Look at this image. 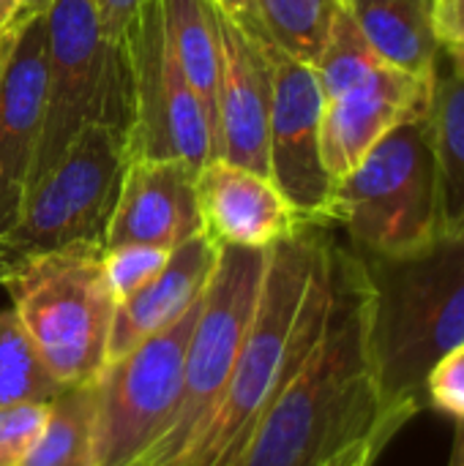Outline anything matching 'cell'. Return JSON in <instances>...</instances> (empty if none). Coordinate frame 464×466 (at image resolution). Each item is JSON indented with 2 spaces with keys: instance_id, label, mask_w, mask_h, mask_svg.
<instances>
[{
  "instance_id": "1",
  "label": "cell",
  "mask_w": 464,
  "mask_h": 466,
  "mask_svg": "<svg viewBox=\"0 0 464 466\" xmlns=\"http://www.w3.org/2000/svg\"><path fill=\"white\" fill-rule=\"evenodd\" d=\"M334 300L323 336L257 420L238 466H328L358 442L377 453L380 396L366 350V273L350 246H331Z\"/></svg>"
},
{
  "instance_id": "2",
  "label": "cell",
  "mask_w": 464,
  "mask_h": 466,
  "mask_svg": "<svg viewBox=\"0 0 464 466\" xmlns=\"http://www.w3.org/2000/svg\"><path fill=\"white\" fill-rule=\"evenodd\" d=\"M334 238L306 224L268 248L254 317L238 350L222 404L183 466H238L246 442L328 322Z\"/></svg>"
},
{
  "instance_id": "3",
  "label": "cell",
  "mask_w": 464,
  "mask_h": 466,
  "mask_svg": "<svg viewBox=\"0 0 464 466\" xmlns=\"http://www.w3.org/2000/svg\"><path fill=\"white\" fill-rule=\"evenodd\" d=\"M358 257L366 273V350L380 431L391 442L427 410L432 369L464 344V238L440 235L402 257Z\"/></svg>"
},
{
  "instance_id": "4",
  "label": "cell",
  "mask_w": 464,
  "mask_h": 466,
  "mask_svg": "<svg viewBox=\"0 0 464 466\" xmlns=\"http://www.w3.org/2000/svg\"><path fill=\"white\" fill-rule=\"evenodd\" d=\"M11 311L60 388L90 385L109 360L115 298L104 246L77 243L30 257L0 276Z\"/></svg>"
},
{
  "instance_id": "5",
  "label": "cell",
  "mask_w": 464,
  "mask_h": 466,
  "mask_svg": "<svg viewBox=\"0 0 464 466\" xmlns=\"http://www.w3.org/2000/svg\"><path fill=\"white\" fill-rule=\"evenodd\" d=\"M331 224L364 257L413 254L443 235L427 115L397 126L334 183Z\"/></svg>"
},
{
  "instance_id": "6",
  "label": "cell",
  "mask_w": 464,
  "mask_h": 466,
  "mask_svg": "<svg viewBox=\"0 0 464 466\" xmlns=\"http://www.w3.org/2000/svg\"><path fill=\"white\" fill-rule=\"evenodd\" d=\"M90 126H112L129 134V60L126 52L101 38L90 0H52L46 11L44 117L30 188Z\"/></svg>"
},
{
  "instance_id": "7",
  "label": "cell",
  "mask_w": 464,
  "mask_h": 466,
  "mask_svg": "<svg viewBox=\"0 0 464 466\" xmlns=\"http://www.w3.org/2000/svg\"><path fill=\"white\" fill-rule=\"evenodd\" d=\"M268 248L219 246L216 268L194 319L172 423L137 466H183L227 390L238 350L254 317Z\"/></svg>"
},
{
  "instance_id": "8",
  "label": "cell",
  "mask_w": 464,
  "mask_h": 466,
  "mask_svg": "<svg viewBox=\"0 0 464 466\" xmlns=\"http://www.w3.org/2000/svg\"><path fill=\"white\" fill-rule=\"evenodd\" d=\"M126 164V131L112 126L85 128L27 191L16 221L0 235V276L38 254L77 243L104 246Z\"/></svg>"
},
{
  "instance_id": "9",
  "label": "cell",
  "mask_w": 464,
  "mask_h": 466,
  "mask_svg": "<svg viewBox=\"0 0 464 466\" xmlns=\"http://www.w3.org/2000/svg\"><path fill=\"white\" fill-rule=\"evenodd\" d=\"M200 300L161 333L107 360L90 382L93 466H137L167 434Z\"/></svg>"
},
{
  "instance_id": "10",
  "label": "cell",
  "mask_w": 464,
  "mask_h": 466,
  "mask_svg": "<svg viewBox=\"0 0 464 466\" xmlns=\"http://www.w3.org/2000/svg\"><path fill=\"white\" fill-rule=\"evenodd\" d=\"M126 60L131 82L129 158H180L194 169L208 164L213 156L211 126L172 55L159 0L139 14Z\"/></svg>"
},
{
  "instance_id": "11",
  "label": "cell",
  "mask_w": 464,
  "mask_h": 466,
  "mask_svg": "<svg viewBox=\"0 0 464 466\" xmlns=\"http://www.w3.org/2000/svg\"><path fill=\"white\" fill-rule=\"evenodd\" d=\"M273 98L268 126V177L306 224L331 227L334 180L323 164V90L314 68L271 46Z\"/></svg>"
},
{
  "instance_id": "12",
  "label": "cell",
  "mask_w": 464,
  "mask_h": 466,
  "mask_svg": "<svg viewBox=\"0 0 464 466\" xmlns=\"http://www.w3.org/2000/svg\"><path fill=\"white\" fill-rule=\"evenodd\" d=\"M46 14L0 41V235L16 221L41 139Z\"/></svg>"
},
{
  "instance_id": "13",
  "label": "cell",
  "mask_w": 464,
  "mask_h": 466,
  "mask_svg": "<svg viewBox=\"0 0 464 466\" xmlns=\"http://www.w3.org/2000/svg\"><path fill=\"white\" fill-rule=\"evenodd\" d=\"M222 74L216 93L213 158L268 175V126L273 98L271 46L252 38L216 8Z\"/></svg>"
},
{
  "instance_id": "14",
  "label": "cell",
  "mask_w": 464,
  "mask_h": 466,
  "mask_svg": "<svg viewBox=\"0 0 464 466\" xmlns=\"http://www.w3.org/2000/svg\"><path fill=\"white\" fill-rule=\"evenodd\" d=\"M432 79L383 63L347 93L325 101L320 123L323 164L336 183L397 126L429 112Z\"/></svg>"
},
{
  "instance_id": "15",
  "label": "cell",
  "mask_w": 464,
  "mask_h": 466,
  "mask_svg": "<svg viewBox=\"0 0 464 466\" xmlns=\"http://www.w3.org/2000/svg\"><path fill=\"white\" fill-rule=\"evenodd\" d=\"M200 232L197 169L180 158H129L104 248L137 243L172 251Z\"/></svg>"
},
{
  "instance_id": "16",
  "label": "cell",
  "mask_w": 464,
  "mask_h": 466,
  "mask_svg": "<svg viewBox=\"0 0 464 466\" xmlns=\"http://www.w3.org/2000/svg\"><path fill=\"white\" fill-rule=\"evenodd\" d=\"M197 205L202 232L216 246L271 248L306 227L268 175L222 158L197 169Z\"/></svg>"
},
{
  "instance_id": "17",
  "label": "cell",
  "mask_w": 464,
  "mask_h": 466,
  "mask_svg": "<svg viewBox=\"0 0 464 466\" xmlns=\"http://www.w3.org/2000/svg\"><path fill=\"white\" fill-rule=\"evenodd\" d=\"M216 257L219 246L205 232L172 248L161 273L115 306L109 360L131 352L150 336L178 322L202 298L216 268Z\"/></svg>"
},
{
  "instance_id": "18",
  "label": "cell",
  "mask_w": 464,
  "mask_h": 466,
  "mask_svg": "<svg viewBox=\"0 0 464 466\" xmlns=\"http://www.w3.org/2000/svg\"><path fill=\"white\" fill-rule=\"evenodd\" d=\"M383 63L435 79L443 46L435 33V0H339Z\"/></svg>"
},
{
  "instance_id": "19",
  "label": "cell",
  "mask_w": 464,
  "mask_h": 466,
  "mask_svg": "<svg viewBox=\"0 0 464 466\" xmlns=\"http://www.w3.org/2000/svg\"><path fill=\"white\" fill-rule=\"evenodd\" d=\"M159 5H161V22L172 55L205 109L211 139H213L216 93H219V74H222L216 5L211 0H159Z\"/></svg>"
},
{
  "instance_id": "20",
  "label": "cell",
  "mask_w": 464,
  "mask_h": 466,
  "mask_svg": "<svg viewBox=\"0 0 464 466\" xmlns=\"http://www.w3.org/2000/svg\"><path fill=\"white\" fill-rule=\"evenodd\" d=\"M427 120L438 169L443 235L464 238V82L451 71L438 68Z\"/></svg>"
},
{
  "instance_id": "21",
  "label": "cell",
  "mask_w": 464,
  "mask_h": 466,
  "mask_svg": "<svg viewBox=\"0 0 464 466\" xmlns=\"http://www.w3.org/2000/svg\"><path fill=\"white\" fill-rule=\"evenodd\" d=\"M22 466H93V388H63Z\"/></svg>"
},
{
  "instance_id": "22",
  "label": "cell",
  "mask_w": 464,
  "mask_h": 466,
  "mask_svg": "<svg viewBox=\"0 0 464 466\" xmlns=\"http://www.w3.org/2000/svg\"><path fill=\"white\" fill-rule=\"evenodd\" d=\"M263 38L284 55L314 66L339 0H252Z\"/></svg>"
},
{
  "instance_id": "23",
  "label": "cell",
  "mask_w": 464,
  "mask_h": 466,
  "mask_svg": "<svg viewBox=\"0 0 464 466\" xmlns=\"http://www.w3.org/2000/svg\"><path fill=\"white\" fill-rule=\"evenodd\" d=\"M60 390L16 314L11 309L0 311V407L52 401Z\"/></svg>"
},
{
  "instance_id": "24",
  "label": "cell",
  "mask_w": 464,
  "mask_h": 466,
  "mask_svg": "<svg viewBox=\"0 0 464 466\" xmlns=\"http://www.w3.org/2000/svg\"><path fill=\"white\" fill-rule=\"evenodd\" d=\"M383 66L380 55L369 46L358 25L350 19V14L339 5L331 30L323 41V49L314 60V76L320 82L323 98L331 101L350 87L361 85L366 76H372Z\"/></svg>"
},
{
  "instance_id": "25",
  "label": "cell",
  "mask_w": 464,
  "mask_h": 466,
  "mask_svg": "<svg viewBox=\"0 0 464 466\" xmlns=\"http://www.w3.org/2000/svg\"><path fill=\"white\" fill-rule=\"evenodd\" d=\"M170 251L156 246H112L104 248V276L115 303L139 292L148 281H153L167 265Z\"/></svg>"
},
{
  "instance_id": "26",
  "label": "cell",
  "mask_w": 464,
  "mask_h": 466,
  "mask_svg": "<svg viewBox=\"0 0 464 466\" xmlns=\"http://www.w3.org/2000/svg\"><path fill=\"white\" fill-rule=\"evenodd\" d=\"M49 415V401L0 407V466H22Z\"/></svg>"
},
{
  "instance_id": "27",
  "label": "cell",
  "mask_w": 464,
  "mask_h": 466,
  "mask_svg": "<svg viewBox=\"0 0 464 466\" xmlns=\"http://www.w3.org/2000/svg\"><path fill=\"white\" fill-rule=\"evenodd\" d=\"M427 410L464 420V344L432 369L427 380Z\"/></svg>"
},
{
  "instance_id": "28",
  "label": "cell",
  "mask_w": 464,
  "mask_h": 466,
  "mask_svg": "<svg viewBox=\"0 0 464 466\" xmlns=\"http://www.w3.org/2000/svg\"><path fill=\"white\" fill-rule=\"evenodd\" d=\"M90 3L96 11V25L101 38L115 49L126 52L134 25L150 0H90Z\"/></svg>"
},
{
  "instance_id": "29",
  "label": "cell",
  "mask_w": 464,
  "mask_h": 466,
  "mask_svg": "<svg viewBox=\"0 0 464 466\" xmlns=\"http://www.w3.org/2000/svg\"><path fill=\"white\" fill-rule=\"evenodd\" d=\"M435 33L440 46H464V0H435Z\"/></svg>"
},
{
  "instance_id": "30",
  "label": "cell",
  "mask_w": 464,
  "mask_h": 466,
  "mask_svg": "<svg viewBox=\"0 0 464 466\" xmlns=\"http://www.w3.org/2000/svg\"><path fill=\"white\" fill-rule=\"evenodd\" d=\"M224 16H230L235 25H241L252 38H257V41H263V44H268L265 38H263V30H260V25H257V16H254V5H252V0H211ZM271 46V44H268Z\"/></svg>"
},
{
  "instance_id": "31",
  "label": "cell",
  "mask_w": 464,
  "mask_h": 466,
  "mask_svg": "<svg viewBox=\"0 0 464 466\" xmlns=\"http://www.w3.org/2000/svg\"><path fill=\"white\" fill-rule=\"evenodd\" d=\"M377 448L372 442H358L350 451H345L339 459H334L328 466H372L377 459Z\"/></svg>"
},
{
  "instance_id": "32",
  "label": "cell",
  "mask_w": 464,
  "mask_h": 466,
  "mask_svg": "<svg viewBox=\"0 0 464 466\" xmlns=\"http://www.w3.org/2000/svg\"><path fill=\"white\" fill-rule=\"evenodd\" d=\"M49 5H52V0H19V8H16L11 30L22 27V25L33 22V19H38V16H44L49 11Z\"/></svg>"
},
{
  "instance_id": "33",
  "label": "cell",
  "mask_w": 464,
  "mask_h": 466,
  "mask_svg": "<svg viewBox=\"0 0 464 466\" xmlns=\"http://www.w3.org/2000/svg\"><path fill=\"white\" fill-rule=\"evenodd\" d=\"M16 8H19V0H0V41L11 33Z\"/></svg>"
},
{
  "instance_id": "34",
  "label": "cell",
  "mask_w": 464,
  "mask_h": 466,
  "mask_svg": "<svg viewBox=\"0 0 464 466\" xmlns=\"http://www.w3.org/2000/svg\"><path fill=\"white\" fill-rule=\"evenodd\" d=\"M443 55H446V63H449V71L464 82V46H446Z\"/></svg>"
},
{
  "instance_id": "35",
  "label": "cell",
  "mask_w": 464,
  "mask_h": 466,
  "mask_svg": "<svg viewBox=\"0 0 464 466\" xmlns=\"http://www.w3.org/2000/svg\"><path fill=\"white\" fill-rule=\"evenodd\" d=\"M449 466H464V420H457V434H454V448Z\"/></svg>"
}]
</instances>
